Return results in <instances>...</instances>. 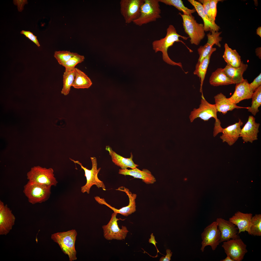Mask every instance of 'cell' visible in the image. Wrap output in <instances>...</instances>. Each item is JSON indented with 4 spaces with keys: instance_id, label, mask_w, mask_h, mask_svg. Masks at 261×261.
Masks as SVG:
<instances>
[{
    "instance_id": "obj_1",
    "label": "cell",
    "mask_w": 261,
    "mask_h": 261,
    "mask_svg": "<svg viewBox=\"0 0 261 261\" xmlns=\"http://www.w3.org/2000/svg\"><path fill=\"white\" fill-rule=\"evenodd\" d=\"M181 37L183 39L187 40L189 37L181 36L178 34L174 27L170 25L167 29L166 34L165 37L160 39L153 41L152 43L153 50L156 53L161 51L162 53L163 61L167 64L172 65L179 66L182 69V66L181 62H176L172 60L168 54L167 50L169 47L173 46L175 42H181L185 45L190 52L192 51L185 45L184 43L180 40Z\"/></svg>"
},
{
    "instance_id": "obj_2",
    "label": "cell",
    "mask_w": 261,
    "mask_h": 261,
    "mask_svg": "<svg viewBox=\"0 0 261 261\" xmlns=\"http://www.w3.org/2000/svg\"><path fill=\"white\" fill-rule=\"evenodd\" d=\"M201 103L199 107L194 108L191 112L189 118L191 122H192L197 118H200L204 121H207L213 117L215 120L214 131L216 132L221 131L223 128L221 125V123L217 117V112L215 104L208 102L204 96H201Z\"/></svg>"
},
{
    "instance_id": "obj_3",
    "label": "cell",
    "mask_w": 261,
    "mask_h": 261,
    "mask_svg": "<svg viewBox=\"0 0 261 261\" xmlns=\"http://www.w3.org/2000/svg\"><path fill=\"white\" fill-rule=\"evenodd\" d=\"M77 235V231L75 229L58 232L51 235V239L58 245L65 254L68 255L70 261L77 259L75 248Z\"/></svg>"
},
{
    "instance_id": "obj_4",
    "label": "cell",
    "mask_w": 261,
    "mask_h": 261,
    "mask_svg": "<svg viewBox=\"0 0 261 261\" xmlns=\"http://www.w3.org/2000/svg\"><path fill=\"white\" fill-rule=\"evenodd\" d=\"M159 0H144L140 8V15L134 20L135 25L141 26L161 18V10Z\"/></svg>"
},
{
    "instance_id": "obj_5",
    "label": "cell",
    "mask_w": 261,
    "mask_h": 261,
    "mask_svg": "<svg viewBox=\"0 0 261 261\" xmlns=\"http://www.w3.org/2000/svg\"><path fill=\"white\" fill-rule=\"evenodd\" d=\"M179 14L182 18L184 30L190 38L191 44L198 45L205 36L203 24L197 23L192 14L185 15L180 13Z\"/></svg>"
},
{
    "instance_id": "obj_6",
    "label": "cell",
    "mask_w": 261,
    "mask_h": 261,
    "mask_svg": "<svg viewBox=\"0 0 261 261\" xmlns=\"http://www.w3.org/2000/svg\"><path fill=\"white\" fill-rule=\"evenodd\" d=\"M27 176L28 181L47 187L56 186L58 183L52 168L34 166L27 173Z\"/></svg>"
},
{
    "instance_id": "obj_7",
    "label": "cell",
    "mask_w": 261,
    "mask_h": 261,
    "mask_svg": "<svg viewBox=\"0 0 261 261\" xmlns=\"http://www.w3.org/2000/svg\"><path fill=\"white\" fill-rule=\"evenodd\" d=\"M51 188L28 181L24 186L23 192L29 202L34 204L47 200L51 194Z\"/></svg>"
},
{
    "instance_id": "obj_8",
    "label": "cell",
    "mask_w": 261,
    "mask_h": 261,
    "mask_svg": "<svg viewBox=\"0 0 261 261\" xmlns=\"http://www.w3.org/2000/svg\"><path fill=\"white\" fill-rule=\"evenodd\" d=\"M90 159L92 163V168L91 170L83 167L79 161L70 159L74 163L80 165L84 171L85 176L86 178L87 181L86 184L81 187V191L83 193L87 192L89 194L90 188L94 185H95L98 188H101L104 190H106L105 186L103 182L99 179L98 177V174L101 168L98 169L97 168L96 159L94 157H91Z\"/></svg>"
},
{
    "instance_id": "obj_9",
    "label": "cell",
    "mask_w": 261,
    "mask_h": 261,
    "mask_svg": "<svg viewBox=\"0 0 261 261\" xmlns=\"http://www.w3.org/2000/svg\"><path fill=\"white\" fill-rule=\"evenodd\" d=\"M117 214L114 212L112 213L108 223L102 226L104 237L107 240H121L124 239L129 232L126 226L122 225L121 228L118 227L117 221L121 219L117 218Z\"/></svg>"
},
{
    "instance_id": "obj_10",
    "label": "cell",
    "mask_w": 261,
    "mask_h": 261,
    "mask_svg": "<svg viewBox=\"0 0 261 261\" xmlns=\"http://www.w3.org/2000/svg\"><path fill=\"white\" fill-rule=\"evenodd\" d=\"M144 0H121L120 12L125 22L130 23L138 18L140 15V7Z\"/></svg>"
},
{
    "instance_id": "obj_11",
    "label": "cell",
    "mask_w": 261,
    "mask_h": 261,
    "mask_svg": "<svg viewBox=\"0 0 261 261\" xmlns=\"http://www.w3.org/2000/svg\"><path fill=\"white\" fill-rule=\"evenodd\" d=\"M221 233L218 228L216 221H214L207 226L201 234L202 241L201 250L204 251V248L210 246L213 251L215 250L220 243Z\"/></svg>"
},
{
    "instance_id": "obj_12",
    "label": "cell",
    "mask_w": 261,
    "mask_h": 261,
    "mask_svg": "<svg viewBox=\"0 0 261 261\" xmlns=\"http://www.w3.org/2000/svg\"><path fill=\"white\" fill-rule=\"evenodd\" d=\"M222 246L225 253L234 261H241L247 252L246 245L240 238L223 242Z\"/></svg>"
},
{
    "instance_id": "obj_13",
    "label": "cell",
    "mask_w": 261,
    "mask_h": 261,
    "mask_svg": "<svg viewBox=\"0 0 261 261\" xmlns=\"http://www.w3.org/2000/svg\"><path fill=\"white\" fill-rule=\"evenodd\" d=\"M116 190L124 192L127 195L129 199L128 205L119 209H117L107 203L103 198L96 196L94 197V199L99 204L105 205L111 209L114 212L120 214L125 216H127L135 212L136 210L135 199L137 195L132 194L129 189L123 186L118 188Z\"/></svg>"
},
{
    "instance_id": "obj_14",
    "label": "cell",
    "mask_w": 261,
    "mask_h": 261,
    "mask_svg": "<svg viewBox=\"0 0 261 261\" xmlns=\"http://www.w3.org/2000/svg\"><path fill=\"white\" fill-rule=\"evenodd\" d=\"M15 218L12 210L0 201V235H6L15 224Z\"/></svg>"
},
{
    "instance_id": "obj_15",
    "label": "cell",
    "mask_w": 261,
    "mask_h": 261,
    "mask_svg": "<svg viewBox=\"0 0 261 261\" xmlns=\"http://www.w3.org/2000/svg\"><path fill=\"white\" fill-rule=\"evenodd\" d=\"M260 124L255 122L252 116H249L248 121L241 129L239 137H241L244 142L251 143L258 139V134Z\"/></svg>"
},
{
    "instance_id": "obj_16",
    "label": "cell",
    "mask_w": 261,
    "mask_h": 261,
    "mask_svg": "<svg viewBox=\"0 0 261 261\" xmlns=\"http://www.w3.org/2000/svg\"><path fill=\"white\" fill-rule=\"evenodd\" d=\"M216 221L221 233L220 243L230 239L240 238L238 234V227L232 223L222 218H217Z\"/></svg>"
},
{
    "instance_id": "obj_17",
    "label": "cell",
    "mask_w": 261,
    "mask_h": 261,
    "mask_svg": "<svg viewBox=\"0 0 261 261\" xmlns=\"http://www.w3.org/2000/svg\"><path fill=\"white\" fill-rule=\"evenodd\" d=\"M243 124L239 119L238 122L223 128L222 134L220 137L223 142H225L229 146L233 145L239 137L241 130V126Z\"/></svg>"
},
{
    "instance_id": "obj_18",
    "label": "cell",
    "mask_w": 261,
    "mask_h": 261,
    "mask_svg": "<svg viewBox=\"0 0 261 261\" xmlns=\"http://www.w3.org/2000/svg\"><path fill=\"white\" fill-rule=\"evenodd\" d=\"M252 215L251 213H244L238 211L229 218V221L237 226L238 235L241 232L246 231L251 235L250 228Z\"/></svg>"
},
{
    "instance_id": "obj_19",
    "label": "cell",
    "mask_w": 261,
    "mask_h": 261,
    "mask_svg": "<svg viewBox=\"0 0 261 261\" xmlns=\"http://www.w3.org/2000/svg\"><path fill=\"white\" fill-rule=\"evenodd\" d=\"M249 84L246 79H244L241 82L236 84L233 94L228 98L229 100L237 104L243 100L251 99L253 92L250 89Z\"/></svg>"
},
{
    "instance_id": "obj_20",
    "label": "cell",
    "mask_w": 261,
    "mask_h": 261,
    "mask_svg": "<svg viewBox=\"0 0 261 261\" xmlns=\"http://www.w3.org/2000/svg\"><path fill=\"white\" fill-rule=\"evenodd\" d=\"M215 105L217 112L225 115L229 111H231L235 109H249L250 107H244L238 106L236 104L231 102L228 98L221 93L214 97Z\"/></svg>"
},
{
    "instance_id": "obj_21",
    "label": "cell",
    "mask_w": 261,
    "mask_h": 261,
    "mask_svg": "<svg viewBox=\"0 0 261 261\" xmlns=\"http://www.w3.org/2000/svg\"><path fill=\"white\" fill-rule=\"evenodd\" d=\"M118 173L125 176H131L134 178L142 179L143 181L147 184H152L156 181L151 172L146 169H143L142 170L137 168L131 169H120Z\"/></svg>"
},
{
    "instance_id": "obj_22",
    "label": "cell",
    "mask_w": 261,
    "mask_h": 261,
    "mask_svg": "<svg viewBox=\"0 0 261 261\" xmlns=\"http://www.w3.org/2000/svg\"><path fill=\"white\" fill-rule=\"evenodd\" d=\"M248 65L242 61L240 66L237 67L227 65L223 69V70L227 76L232 80L235 84L242 82L244 79L243 75L246 70Z\"/></svg>"
},
{
    "instance_id": "obj_23",
    "label": "cell",
    "mask_w": 261,
    "mask_h": 261,
    "mask_svg": "<svg viewBox=\"0 0 261 261\" xmlns=\"http://www.w3.org/2000/svg\"><path fill=\"white\" fill-rule=\"evenodd\" d=\"M106 150L109 152L113 162L120 167L122 169H127L128 167L133 169L138 166L135 164L133 161V156L131 153L130 158H125L116 153L109 146H106Z\"/></svg>"
},
{
    "instance_id": "obj_24",
    "label": "cell",
    "mask_w": 261,
    "mask_h": 261,
    "mask_svg": "<svg viewBox=\"0 0 261 261\" xmlns=\"http://www.w3.org/2000/svg\"><path fill=\"white\" fill-rule=\"evenodd\" d=\"M216 50V48H212L209 54L201 61H198L196 65L195 69L193 73L199 77L200 80L201 84L200 92L202 93V96H203L202 92V86L210 63V57L212 53Z\"/></svg>"
},
{
    "instance_id": "obj_25",
    "label": "cell",
    "mask_w": 261,
    "mask_h": 261,
    "mask_svg": "<svg viewBox=\"0 0 261 261\" xmlns=\"http://www.w3.org/2000/svg\"><path fill=\"white\" fill-rule=\"evenodd\" d=\"M188 1L193 5L198 14L202 19L203 22V27L205 31H218L220 27L216 24H213L209 20L205 14L202 4L198 1L194 0H188Z\"/></svg>"
},
{
    "instance_id": "obj_26",
    "label": "cell",
    "mask_w": 261,
    "mask_h": 261,
    "mask_svg": "<svg viewBox=\"0 0 261 261\" xmlns=\"http://www.w3.org/2000/svg\"><path fill=\"white\" fill-rule=\"evenodd\" d=\"M210 84L214 86L235 84L225 74L223 69L219 68L212 72L210 78Z\"/></svg>"
},
{
    "instance_id": "obj_27",
    "label": "cell",
    "mask_w": 261,
    "mask_h": 261,
    "mask_svg": "<svg viewBox=\"0 0 261 261\" xmlns=\"http://www.w3.org/2000/svg\"><path fill=\"white\" fill-rule=\"evenodd\" d=\"M75 77L72 87L75 88H88L92 83L90 78L84 72L78 68H74Z\"/></svg>"
},
{
    "instance_id": "obj_28",
    "label": "cell",
    "mask_w": 261,
    "mask_h": 261,
    "mask_svg": "<svg viewBox=\"0 0 261 261\" xmlns=\"http://www.w3.org/2000/svg\"><path fill=\"white\" fill-rule=\"evenodd\" d=\"M75 77L74 69L65 70L63 75V85L61 91V94L65 96L69 94L71 87L72 86L74 81Z\"/></svg>"
},
{
    "instance_id": "obj_29",
    "label": "cell",
    "mask_w": 261,
    "mask_h": 261,
    "mask_svg": "<svg viewBox=\"0 0 261 261\" xmlns=\"http://www.w3.org/2000/svg\"><path fill=\"white\" fill-rule=\"evenodd\" d=\"M160 2L166 5L174 6L180 11L182 12L184 14L190 15L196 11L195 9H190L185 6L181 0H159Z\"/></svg>"
},
{
    "instance_id": "obj_30",
    "label": "cell",
    "mask_w": 261,
    "mask_h": 261,
    "mask_svg": "<svg viewBox=\"0 0 261 261\" xmlns=\"http://www.w3.org/2000/svg\"><path fill=\"white\" fill-rule=\"evenodd\" d=\"M251 98L252 105L248 111L254 116L259 112L258 108L261 105V86L253 92Z\"/></svg>"
},
{
    "instance_id": "obj_31",
    "label": "cell",
    "mask_w": 261,
    "mask_h": 261,
    "mask_svg": "<svg viewBox=\"0 0 261 261\" xmlns=\"http://www.w3.org/2000/svg\"><path fill=\"white\" fill-rule=\"evenodd\" d=\"M250 231L251 235L261 236V215L256 214L252 216L251 221Z\"/></svg>"
},
{
    "instance_id": "obj_32",
    "label": "cell",
    "mask_w": 261,
    "mask_h": 261,
    "mask_svg": "<svg viewBox=\"0 0 261 261\" xmlns=\"http://www.w3.org/2000/svg\"><path fill=\"white\" fill-rule=\"evenodd\" d=\"M215 44L214 42L210 38H207V43L204 45L200 46L197 49L199 57L198 62L201 61L210 53L213 46Z\"/></svg>"
},
{
    "instance_id": "obj_33",
    "label": "cell",
    "mask_w": 261,
    "mask_h": 261,
    "mask_svg": "<svg viewBox=\"0 0 261 261\" xmlns=\"http://www.w3.org/2000/svg\"><path fill=\"white\" fill-rule=\"evenodd\" d=\"M84 59L83 56L75 53L74 55L62 65L65 67V70L73 69L77 64L84 61Z\"/></svg>"
},
{
    "instance_id": "obj_34",
    "label": "cell",
    "mask_w": 261,
    "mask_h": 261,
    "mask_svg": "<svg viewBox=\"0 0 261 261\" xmlns=\"http://www.w3.org/2000/svg\"><path fill=\"white\" fill-rule=\"evenodd\" d=\"M74 53L67 51H56L54 56L59 64L62 65L70 59Z\"/></svg>"
},
{
    "instance_id": "obj_35",
    "label": "cell",
    "mask_w": 261,
    "mask_h": 261,
    "mask_svg": "<svg viewBox=\"0 0 261 261\" xmlns=\"http://www.w3.org/2000/svg\"><path fill=\"white\" fill-rule=\"evenodd\" d=\"M199 2L203 5L204 13L209 20L212 24L216 23L212 17L210 7V0H199Z\"/></svg>"
},
{
    "instance_id": "obj_36",
    "label": "cell",
    "mask_w": 261,
    "mask_h": 261,
    "mask_svg": "<svg viewBox=\"0 0 261 261\" xmlns=\"http://www.w3.org/2000/svg\"><path fill=\"white\" fill-rule=\"evenodd\" d=\"M241 62V57L236 50H232L231 65L235 67H238L240 66Z\"/></svg>"
},
{
    "instance_id": "obj_37",
    "label": "cell",
    "mask_w": 261,
    "mask_h": 261,
    "mask_svg": "<svg viewBox=\"0 0 261 261\" xmlns=\"http://www.w3.org/2000/svg\"><path fill=\"white\" fill-rule=\"evenodd\" d=\"M224 47L225 51L223 55V58L227 65H231L232 49L229 47L226 43L225 44Z\"/></svg>"
},
{
    "instance_id": "obj_38",
    "label": "cell",
    "mask_w": 261,
    "mask_h": 261,
    "mask_svg": "<svg viewBox=\"0 0 261 261\" xmlns=\"http://www.w3.org/2000/svg\"><path fill=\"white\" fill-rule=\"evenodd\" d=\"M249 86L250 89L253 92H254L261 86V73L254 79L252 83H249Z\"/></svg>"
},
{
    "instance_id": "obj_39",
    "label": "cell",
    "mask_w": 261,
    "mask_h": 261,
    "mask_svg": "<svg viewBox=\"0 0 261 261\" xmlns=\"http://www.w3.org/2000/svg\"><path fill=\"white\" fill-rule=\"evenodd\" d=\"M20 33L25 35L26 37L34 43L38 47L40 46V45L37 39L36 36L34 35L32 33L29 31L22 30L20 32Z\"/></svg>"
},
{
    "instance_id": "obj_40",
    "label": "cell",
    "mask_w": 261,
    "mask_h": 261,
    "mask_svg": "<svg viewBox=\"0 0 261 261\" xmlns=\"http://www.w3.org/2000/svg\"><path fill=\"white\" fill-rule=\"evenodd\" d=\"M221 1V0H210V7L212 17L215 21L217 13V4L218 2Z\"/></svg>"
},
{
    "instance_id": "obj_41",
    "label": "cell",
    "mask_w": 261,
    "mask_h": 261,
    "mask_svg": "<svg viewBox=\"0 0 261 261\" xmlns=\"http://www.w3.org/2000/svg\"><path fill=\"white\" fill-rule=\"evenodd\" d=\"M14 4L17 6L18 11L20 12L22 11L23 9V7L25 4H27V0H13Z\"/></svg>"
},
{
    "instance_id": "obj_42",
    "label": "cell",
    "mask_w": 261,
    "mask_h": 261,
    "mask_svg": "<svg viewBox=\"0 0 261 261\" xmlns=\"http://www.w3.org/2000/svg\"><path fill=\"white\" fill-rule=\"evenodd\" d=\"M166 255L165 257L162 256L160 258V261H169L171 260V257L172 254V252L169 249H167L166 250Z\"/></svg>"
},
{
    "instance_id": "obj_43",
    "label": "cell",
    "mask_w": 261,
    "mask_h": 261,
    "mask_svg": "<svg viewBox=\"0 0 261 261\" xmlns=\"http://www.w3.org/2000/svg\"><path fill=\"white\" fill-rule=\"evenodd\" d=\"M149 243H151L154 245L156 247L157 250V256H158L157 254L158 252L160 253V252L157 249L156 246V243H157L156 241L155 240V237L153 235V233H152L151 235V238L149 239Z\"/></svg>"
},
{
    "instance_id": "obj_44",
    "label": "cell",
    "mask_w": 261,
    "mask_h": 261,
    "mask_svg": "<svg viewBox=\"0 0 261 261\" xmlns=\"http://www.w3.org/2000/svg\"><path fill=\"white\" fill-rule=\"evenodd\" d=\"M256 53L257 56L259 58L261 59V48H258L256 50Z\"/></svg>"
},
{
    "instance_id": "obj_45",
    "label": "cell",
    "mask_w": 261,
    "mask_h": 261,
    "mask_svg": "<svg viewBox=\"0 0 261 261\" xmlns=\"http://www.w3.org/2000/svg\"><path fill=\"white\" fill-rule=\"evenodd\" d=\"M225 259L221 260L220 261H234L228 255H227Z\"/></svg>"
},
{
    "instance_id": "obj_46",
    "label": "cell",
    "mask_w": 261,
    "mask_h": 261,
    "mask_svg": "<svg viewBox=\"0 0 261 261\" xmlns=\"http://www.w3.org/2000/svg\"><path fill=\"white\" fill-rule=\"evenodd\" d=\"M256 34L261 37V27H259L256 29Z\"/></svg>"
}]
</instances>
